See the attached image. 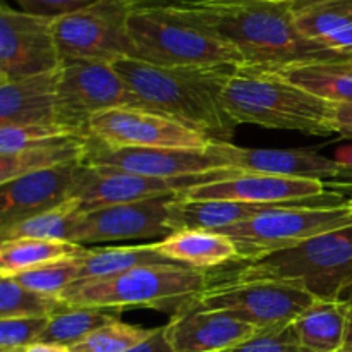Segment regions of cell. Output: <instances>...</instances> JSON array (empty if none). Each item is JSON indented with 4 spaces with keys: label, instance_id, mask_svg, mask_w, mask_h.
I'll return each mask as SVG.
<instances>
[{
    "label": "cell",
    "instance_id": "obj_12",
    "mask_svg": "<svg viewBox=\"0 0 352 352\" xmlns=\"http://www.w3.org/2000/svg\"><path fill=\"white\" fill-rule=\"evenodd\" d=\"M54 17L0 7V82L33 78L60 69Z\"/></svg>",
    "mask_w": 352,
    "mask_h": 352
},
{
    "label": "cell",
    "instance_id": "obj_27",
    "mask_svg": "<svg viewBox=\"0 0 352 352\" xmlns=\"http://www.w3.org/2000/svg\"><path fill=\"white\" fill-rule=\"evenodd\" d=\"M86 246L69 241L52 239H9L0 241V277H16L54 261L78 258Z\"/></svg>",
    "mask_w": 352,
    "mask_h": 352
},
{
    "label": "cell",
    "instance_id": "obj_22",
    "mask_svg": "<svg viewBox=\"0 0 352 352\" xmlns=\"http://www.w3.org/2000/svg\"><path fill=\"white\" fill-rule=\"evenodd\" d=\"M275 208L267 205L223 201V199H184L179 195L168 205V232L179 230H208L222 232L227 227L253 219L265 210Z\"/></svg>",
    "mask_w": 352,
    "mask_h": 352
},
{
    "label": "cell",
    "instance_id": "obj_26",
    "mask_svg": "<svg viewBox=\"0 0 352 352\" xmlns=\"http://www.w3.org/2000/svg\"><path fill=\"white\" fill-rule=\"evenodd\" d=\"M86 138L76 136L67 140L38 144L28 150L10 155H0V184L14 181L23 175L62 165L82 164Z\"/></svg>",
    "mask_w": 352,
    "mask_h": 352
},
{
    "label": "cell",
    "instance_id": "obj_8",
    "mask_svg": "<svg viewBox=\"0 0 352 352\" xmlns=\"http://www.w3.org/2000/svg\"><path fill=\"white\" fill-rule=\"evenodd\" d=\"M110 109H144L109 62L62 60L58 71L55 122L88 136L93 116Z\"/></svg>",
    "mask_w": 352,
    "mask_h": 352
},
{
    "label": "cell",
    "instance_id": "obj_3",
    "mask_svg": "<svg viewBox=\"0 0 352 352\" xmlns=\"http://www.w3.org/2000/svg\"><path fill=\"white\" fill-rule=\"evenodd\" d=\"M223 109L236 124L298 131L311 136L336 133L333 103L285 79L275 69L237 65L227 76Z\"/></svg>",
    "mask_w": 352,
    "mask_h": 352
},
{
    "label": "cell",
    "instance_id": "obj_21",
    "mask_svg": "<svg viewBox=\"0 0 352 352\" xmlns=\"http://www.w3.org/2000/svg\"><path fill=\"white\" fill-rule=\"evenodd\" d=\"M58 71L0 82V126L57 124Z\"/></svg>",
    "mask_w": 352,
    "mask_h": 352
},
{
    "label": "cell",
    "instance_id": "obj_30",
    "mask_svg": "<svg viewBox=\"0 0 352 352\" xmlns=\"http://www.w3.org/2000/svg\"><path fill=\"white\" fill-rule=\"evenodd\" d=\"M81 203L76 198L67 199L55 208L47 210L36 217L0 230V241L9 239H52L71 243L72 227L81 215Z\"/></svg>",
    "mask_w": 352,
    "mask_h": 352
},
{
    "label": "cell",
    "instance_id": "obj_7",
    "mask_svg": "<svg viewBox=\"0 0 352 352\" xmlns=\"http://www.w3.org/2000/svg\"><path fill=\"white\" fill-rule=\"evenodd\" d=\"M349 226H352L351 199H342L311 205L275 206L246 222L227 227L220 234L229 236L239 251V260L250 263Z\"/></svg>",
    "mask_w": 352,
    "mask_h": 352
},
{
    "label": "cell",
    "instance_id": "obj_29",
    "mask_svg": "<svg viewBox=\"0 0 352 352\" xmlns=\"http://www.w3.org/2000/svg\"><path fill=\"white\" fill-rule=\"evenodd\" d=\"M81 278H105L124 274L143 265L167 263L158 254L153 244L143 246H119V248H86L85 253L78 256ZM170 263V261H168Z\"/></svg>",
    "mask_w": 352,
    "mask_h": 352
},
{
    "label": "cell",
    "instance_id": "obj_15",
    "mask_svg": "<svg viewBox=\"0 0 352 352\" xmlns=\"http://www.w3.org/2000/svg\"><path fill=\"white\" fill-rule=\"evenodd\" d=\"M179 198L223 199L267 206H298L349 199L339 192H327L323 181L254 172H239L234 177L198 186L179 195Z\"/></svg>",
    "mask_w": 352,
    "mask_h": 352
},
{
    "label": "cell",
    "instance_id": "obj_10",
    "mask_svg": "<svg viewBox=\"0 0 352 352\" xmlns=\"http://www.w3.org/2000/svg\"><path fill=\"white\" fill-rule=\"evenodd\" d=\"M131 10L120 0L93 6L54 19V34L62 60H98L113 64L136 57L129 34Z\"/></svg>",
    "mask_w": 352,
    "mask_h": 352
},
{
    "label": "cell",
    "instance_id": "obj_1",
    "mask_svg": "<svg viewBox=\"0 0 352 352\" xmlns=\"http://www.w3.org/2000/svg\"><path fill=\"white\" fill-rule=\"evenodd\" d=\"M179 14L236 48L244 64L284 69L323 60H346L306 40L287 6L260 0H177Z\"/></svg>",
    "mask_w": 352,
    "mask_h": 352
},
{
    "label": "cell",
    "instance_id": "obj_43",
    "mask_svg": "<svg viewBox=\"0 0 352 352\" xmlns=\"http://www.w3.org/2000/svg\"><path fill=\"white\" fill-rule=\"evenodd\" d=\"M260 2L277 3V6H287V3H292V2H294V0H260Z\"/></svg>",
    "mask_w": 352,
    "mask_h": 352
},
{
    "label": "cell",
    "instance_id": "obj_33",
    "mask_svg": "<svg viewBox=\"0 0 352 352\" xmlns=\"http://www.w3.org/2000/svg\"><path fill=\"white\" fill-rule=\"evenodd\" d=\"M12 278L34 292L60 298V294L69 285L81 278V268H79L78 258H69V260L54 261L34 270H28Z\"/></svg>",
    "mask_w": 352,
    "mask_h": 352
},
{
    "label": "cell",
    "instance_id": "obj_36",
    "mask_svg": "<svg viewBox=\"0 0 352 352\" xmlns=\"http://www.w3.org/2000/svg\"><path fill=\"white\" fill-rule=\"evenodd\" d=\"M50 318L0 320V352L30 347L40 342Z\"/></svg>",
    "mask_w": 352,
    "mask_h": 352
},
{
    "label": "cell",
    "instance_id": "obj_41",
    "mask_svg": "<svg viewBox=\"0 0 352 352\" xmlns=\"http://www.w3.org/2000/svg\"><path fill=\"white\" fill-rule=\"evenodd\" d=\"M339 352H352V309H351V316H349V325H347L346 339H344V344H342V347H340Z\"/></svg>",
    "mask_w": 352,
    "mask_h": 352
},
{
    "label": "cell",
    "instance_id": "obj_42",
    "mask_svg": "<svg viewBox=\"0 0 352 352\" xmlns=\"http://www.w3.org/2000/svg\"><path fill=\"white\" fill-rule=\"evenodd\" d=\"M337 181L344 182V186H352V168L342 167V172H340V175L337 177Z\"/></svg>",
    "mask_w": 352,
    "mask_h": 352
},
{
    "label": "cell",
    "instance_id": "obj_25",
    "mask_svg": "<svg viewBox=\"0 0 352 352\" xmlns=\"http://www.w3.org/2000/svg\"><path fill=\"white\" fill-rule=\"evenodd\" d=\"M275 71L325 102L333 105L352 103V58L308 62Z\"/></svg>",
    "mask_w": 352,
    "mask_h": 352
},
{
    "label": "cell",
    "instance_id": "obj_9",
    "mask_svg": "<svg viewBox=\"0 0 352 352\" xmlns=\"http://www.w3.org/2000/svg\"><path fill=\"white\" fill-rule=\"evenodd\" d=\"M315 301V296L289 282L226 278L210 284L196 301V308L229 313L258 330H270L294 323Z\"/></svg>",
    "mask_w": 352,
    "mask_h": 352
},
{
    "label": "cell",
    "instance_id": "obj_35",
    "mask_svg": "<svg viewBox=\"0 0 352 352\" xmlns=\"http://www.w3.org/2000/svg\"><path fill=\"white\" fill-rule=\"evenodd\" d=\"M227 352H311L306 349L299 340L294 327H280V329L260 330L256 336L239 344Z\"/></svg>",
    "mask_w": 352,
    "mask_h": 352
},
{
    "label": "cell",
    "instance_id": "obj_6",
    "mask_svg": "<svg viewBox=\"0 0 352 352\" xmlns=\"http://www.w3.org/2000/svg\"><path fill=\"white\" fill-rule=\"evenodd\" d=\"M131 40L140 60L162 67L234 69L244 65L236 48L227 45L172 6L133 10Z\"/></svg>",
    "mask_w": 352,
    "mask_h": 352
},
{
    "label": "cell",
    "instance_id": "obj_19",
    "mask_svg": "<svg viewBox=\"0 0 352 352\" xmlns=\"http://www.w3.org/2000/svg\"><path fill=\"white\" fill-rule=\"evenodd\" d=\"M220 157L230 168L254 174L284 175L299 179H337L342 165L315 150H272V148H243L230 141H213Z\"/></svg>",
    "mask_w": 352,
    "mask_h": 352
},
{
    "label": "cell",
    "instance_id": "obj_31",
    "mask_svg": "<svg viewBox=\"0 0 352 352\" xmlns=\"http://www.w3.org/2000/svg\"><path fill=\"white\" fill-rule=\"evenodd\" d=\"M62 306L58 298L31 291L12 277H0V320L50 318Z\"/></svg>",
    "mask_w": 352,
    "mask_h": 352
},
{
    "label": "cell",
    "instance_id": "obj_39",
    "mask_svg": "<svg viewBox=\"0 0 352 352\" xmlns=\"http://www.w3.org/2000/svg\"><path fill=\"white\" fill-rule=\"evenodd\" d=\"M126 352H174V351H172L170 344H168L167 339H165L164 327H158L157 332H155L150 339L144 340L143 344H140V346L133 347V349Z\"/></svg>",
    "mask_w": 352,
    "mask_h": 352
},
{
    "label": "cell",
    "instance_id": "obj_28",
    "mask_svg": "<svg viewBox=\"0 0 352 352\" xmlns=\"http://www.w3.org/2000/svg\"><path fill=\"white\" fill-rule=\"evenodd\" d=\"M120 313L122 311L119 309L64 305L55 315L50 316L40 342L72 347L95 330L120 320Z\"/></svg>",
    "mask_w": 352,
    "mask_h": 352
},
{
    "label": "cell",
    "instance_id": "obj_38",
    "mask_svg": "<svg viewBox=\"0 0 352 352\" xmlns=\"http://www.w3.org/2000/svg\"><path fill=\"white\" fill-rule=\"evenodd\" d=\"M333 122H336V133L352 138V103L333 105Z\"/></svg>",
    "mask_w": 352,
    "mask_h": 352
},
{
    "label": "cell",
    "instance_id": "obj_13",
    "mask_svg": "<svg viewBox=\"0 0 352 352\" xmlns=\"http://www.w3.org/2000/svg\"><path fill=\"white\" fill-rule=\"evenodd\" d=\"M88 136L112 146L208 150L213 140L143 109H110L91 117Z\"/></svg>",
    "mask_w": 352,
    "mask_h": 352
},
{
    "label": "cell",
    "instance_id": "obj_37",
    "mask_svg": "<svg viewBox=\"0 0 352 352\" xmlns=\"http://www.w3.org/2000/svg\"><path fill=\"white\" fill-rule=\"evenodd\" d=\"M21 10L45 17H60L93 6L100 0H16Z\"/></svg>",
    "mask_w": 352,
    "mask_h": 352
},
{
    "label": "cell",
    "instance_id": "obj_45",
    "mask_svg": "<svg viewBox=\"0 0 352 352\" xmlns=\"http://www.w3.org/2000/svg\"><path fill=\"white\" fill-rule=\"evenodd\" d=\"M349 188H351V196H349V198H351V205H352V186H349Z\"/></svg>",
    "mask_w": 352,
    "mask_h": 352
},
{
    "label": "cell",
    "instance_id": "obj_18",
    "mask_svg": "<svg viewBox=\"0 0 352 352\" xmlns=\"http://www.w3.org/2000/svg\"><path fill=\"white\" fill-rule=\"evenodd\" d=\"M260 330L223 311H208L192 306L172 316L164 327L174 352H227L246 342Z\"/></svg>",
    "mask_w": 352,
    "mask_h": 352
},
{
    "label": "cell",
    "instance_id": "obj_40",
    "mask_svg": "<svg viewBox=\"0 0 352 352\" xmlns=\"http://www.w3.org/2000/svg\"><path fill=\"white\" fill-rule=\"evenodd\" d=\"M26 352H72V349L67 346H60V344L36 342L33 346L26 347Z\"/></svg>",
    "mask_w": 352,
    "mask_h": 352
},
{
    "label": "cell",
    "instance_id": "obj_34",
    "mask_svg": "<svg viewBox=\"0 0 352 352\" xmlns=\"http://www.w3.org/2000/svg\"><path fill=\"white\" fill-rule=\"evenodd\" d=\"M79 136L67 127L57 124H24V126H0V155L17 153L38 144ZM85 138V136H81Z\"/></svg>",
    "mask_w": 352,
    "mask_h": 352
},
{
    "label": "cell",
    "instance_id": "obj_44",
    "mask_svg": "<svg viewBox=\"0 0 352 352\" xmlns=\"http://www.w3.org/2000/svg\"><path fill=\"white\" fill-rule=\"evenodd\" d=\"M6 352H26V347H19V349H10V351H6Z\"/></svg>",
    "mask_w": 352,
    "mask_h": 352
},
{
    "label": "cell",
    "instance_id": "obj_24",
    "mask_svg": "<svg viewBox=\"0 0 352 352\" xmlns=\"http://www.w3.org/2000/svg\"><path fill=\"white\" fill-rule=\"evenodd\" d=\"M351 299H316L294 320L296 333L311 352H339L346 339Z\"/></svg>",
    "mask_w": 352,
    "mask_h": 352
},
{
    "label": "cell",
    "instance_id": "obj_17",
    "mask_svg": "<svg viewBox=\"0 0 352 352\" xmlns=\"http://www.w3.org/2000/svg\"><path fill=\"white\" fill-rule=\"evenodd\" d=\"M79 165H62L0 184V230L71 199V188Z\"/></svg>",
    "mask_w": 352,
    "mask_h": 352
},
{
    "label": "cell",
    "instance_id": "obj_4",
    "mask_svg": "<svg viewBox=\"0 0 352 352\" xmlns=\"http://www.w3.org/2000/svg\"><path fill=\"white\" fill-rule=\"evenodd\" d=\"M212 284L203 270L179 263H155L105 278H82L60 294L67 306L131 309L146 308L177 316L188 311Z\"/></svg>",
    "mask_w": 352,
    "mask_h": 352
},
{
    "label": "cell",
    "instance_id": "obj_2",
    "mask_svg": "<svg viewBox=\"0 0 352 352\" xmlns=\"http://www.w3.org/2000/svg\"><path fill=\"white\" fill-rule=\"evenodd\" d=\"M131 91L150 112L168 117L213 141H229L237 124L227 116L222 91L232 69L162 67L140 58L113 62Z\"/></svg>",
    "mask_w": 352,
    "mask_h": 352
},
{
    "label": "cell",
    "instance_id": "obj_32",
    "mask_svg": "<svg viewBox=\"0 0 352 352\" xmlns=\"http://www.w3.org/2000/svg\"><path fill=\"white\" fill-rule=\"evenodd\" d=\"M157 329L129 325L120 320L109 323L89 333L86 339L72 346V352H126L150 339Z\"/></svg>",
    "mask_w": 352,
    "mask_h": 352
},
{
    "label": "cell",
    "instance_id": "obj_16",
    "mask_svg": "<svg viewBox=\"0 0 352 352\" xmlns=\"http://www.w3.org/2000/svg\"><path fill=\"white\" fill-rule=\"evenodd\" d=\"M175 196L120 203L82 212L72 227L71 243L89 244L116 243L133 239H164L167 237L168 205Z\"/></svg>",
    "mask_w": 352,
    "mask_h": 352
},
{
    "label": "cell",
    "instance_id": "obj_5",
    "mask_svg": "<svg viewBox=\"0 0 352 352\" xmlns=\"http://www.w3.org/2000/svg\"><path fill=\"white\" fill-rule=\"evenodd\" d=\"M227 278L289 282L316 299H340L352 291V226L250 261Z\"/></svg>",
    "mask_w": 352,
    "mask_h": 352
},
{
    "label": "cell",
    "instance_id": "obj_11",
    "mask_svg": "<svg viewBox=\"0 0 352 352\" xmlns=\"http://www.w3.org/2000/svg\"><path fill=\"white\" fill-rule=\"evenodd\" d=\"M241 170H236V168H223V170L208 172V174L165 179L148 177V175L133 174V172L119 170L113 167L81 164L76 170L71 198H76L81 203L82 212H89V210L120 205V203L177 196L208 182L234 177Z\"/></svg>",
    "mask_w": 352,
    "mask_h": 352
},
{
    "label": "cell",
    "instance_id": "obj_14",
    "mask_svg": "<svg viewBox=\"0 0 352 352\" xmlns=\"http://www.w3.org/2000/svg\"><path fill=\"white\" fill-rule=\"evenodd\" d=\"M85 165L113 167L148 177H186L230 168L215 144L208 150H172V148L112 146L86 136Z\"/></svg>",
    "mask_w": 352,
    "mask_h": 352
},
{
    "label": "cell",
    "instance_id": "obj_20",
    "mask_svg": "<svg viewBox=\"0 0 352 352\" xmlns=\"http://www.w3.org/2000/svg\"><path fill=\"white\" fill-rule=\"evenodd\" d=\"M289 9L306 40L352 58V0H294Z\"/></svg>",
    "mask_w": 352,
    "mask_h": 352
},
{
    "label": "cell",
    "instance_id": "obj_23",
    "mask_svg": "<svg viewBox=\"0 0 352 352\" xmlns=\"http://www.w3.org/2000/svg\"><path fill=\"white\" fill-rule=\"evenodd\" d=\"M160 256L170 263L196 270L222 267L239 260V251L229 236L208 230H179L153 243Z\"/></svg>",
    "mask_w": 352,
    "mask_h": 352
},
{
    "label": "cell",
    "instance_id": "obj_46",
    "mask_svg": "<svg viewBox=\"0 0 352 352\" xmlns=\"http://www.w3.org/2000/svg\"><path fill=\"white\" fill-rule=\"evenodd\" d=\"M349 299H351V301H352V296H351V298H349Z\"/></svg>",
    "mask_w": 352,
    "mask_h": 352
}]
</instances>
